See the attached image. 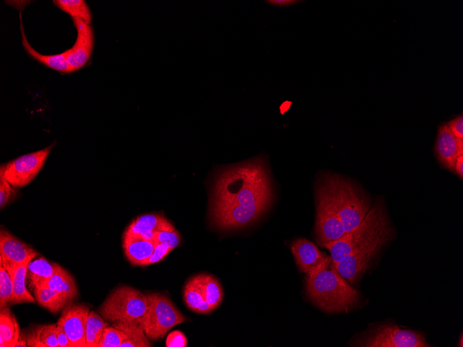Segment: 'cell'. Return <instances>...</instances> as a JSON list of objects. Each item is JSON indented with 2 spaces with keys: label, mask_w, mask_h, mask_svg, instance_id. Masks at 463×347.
Instances as JSON below:
<instances>
[{
  "label": "cell",
  "mask_w": 463,
  "mask_h": 347,
  "mask_svg": "<svg viewBox=\"0 0 463 347\" xmlns=\"http://www.w3.org/2000/svg\"><path fill=\"white\" fill-rule=\"evenodd\" d=\"M390 226L383 203L376 202L358 227L326 246L331 253V265L335 266L342 258L375 239Z\"/></svg>",
  "instance_id": "obj_4"
},
{
  "label": "cell",
  "mask_w": 463,
  "mask_h": 347,
  "mask_svg": "<svg viewBox=\"0 0 463 347\" xmlns=\"http://www.w3.org/2000/svg\"><path fill=\"white\" fill-rule=\"evenodd\" d=\"M272 197L265 157L227 167L218 173L212 190L213 224L223 229L252 224L269 207Z\"/></svg>",
  "instance_id": "obj_1"
},
{
  "label": "cell",
  "mask_w": 463,
  "mask_h": 347,
  "mask_svg": "<svg viewBox=\"0 0 463 347\" xmlns=\"http://www.w3.org/2000/svg\"><path fill=\"white\" fill-rule=\"evenodd\" d=\"M267 3H269L270 5L282 8V7H290L294 4L297 3V1H292V0H276V1H265Z\"/></svg>",
  "instance_id": "obj_38"
},
{
  "label": "cell",
  "mask_w": 463,
  "mask_h": 347,
  "mask_svg": "<svg viewBox=\"0 0 463 347\" xmlns=\"http://www.w3.org/2000/svg\"><path fill=\"white\" fill-rule=\"evenodd\" d=\"M451 133L457 139H463V116L460 115L446 124Z\"/></svg>",
  "instance_id": "obj_36"
},
{
  "label": "cell",
  "mask_w": 463,
  "mask_h": 347,
  "mask_svg": "<svg viewBox=\"0 0 463 347\" xmlns=\"http://www.w3.org/2000/svg\"><path fill=\"white\" fill-rule=\"evenodd\" d=\"M315 238L318 245L326 247L345 234L341 219L324 186L319 180L315 190Z\"/></svg>",
  "instance_id": "obj_8"
},
{
  "label": "cell",
  "mask_w": 463,
  "mask_h": 347,
  "mask_svg": "<svg viewBox=\"0 0 463 347\" xmlns=\"http://www.w3.org/2000/svg\"><path fill=\"white\" fill-rule=\"evenodd\" d=\"M148 307L143 319L144 332L152 340L162 338L175 326L186 321L185 317L166 296L147 294Z\"/></svg>",
  "instance_id": "obj_6"
},
{
  "label": "cell",
  "mask_w": 463,
  "mask_h": 347,
  "mask_svg": "<svg viewBox=\"0 0 463 347\" xmlns=\"http://www.w3.org/2000/svg\"><path fill=\"white\" fill-rule=\"evenodd\" d=\"M55 269V263H49L44 257L30 260L28 265L26 278L33 290L46 286Z\"/></svg>",
  "instance_id": "obj_18"
},
{
  "label": "cell",
  "mask_w": 463,
  "mask_h": 347,
  "mask_svg": "<svg viewBox=\"0 0 463 347\" xmlns=\"http://www.w3.org/2000/svg\"><path fill=\"white\" fill-rule=\"evenodd\" d=\"M30 261L14 267L10 275L12 278L13 292L10 301V304L22 303H35V299L26 287L28 265Z\"/></svg>",
  "instance_id": "obj_23"
},
{
  "label": "cell",
  "mask_w": 463,
  "mask_h": 347,
  "mask_svg": "<svg viewBox=\"0 0 463 347\" xmlns=\"http://www.w3.org/2000/svg\"><path fill=\"white\" fill-rule=\"evenodd\" d=\"M19 335L18 322L10 309H0V346L15 347Z\"/></svg>",
  "instance_id": "obj_22"
},
{
  "label": "cell",
  "mask_w": 463,
  "mask_h": 347,
  "mask_svg": "<svg viewBox=\"0 0 463 347\" xmlns=\"http://www.w3.org/2000/svg\"><path fill=\"white\" fill-rule=\"evenodd\" d=\"M320 182L343 224L345 233L359 226L372 207L369 198L352 182L337 175H324Z\"/></svg>",
  "instance_id": "obj_3"
},
{
  "label": "cell",
  "mask_w": 463,
  "mask_h": 347,
  "mask_svg": "<svg viewBox=\"0 0 463 347\" xmlns=\"http://www.w3.org/2000/svg\"><path fill=\"white\" fill-rule=\"evenodd\" d=\"M107 326V322L105 321L96 312H89L86 323L85 346L98 347L103 330Z\"/></svg>",
  "instance_id": "obj_29"
},
{
  "label": "cell",
  "mask_w": 463,
  "mask_h": 347,
  "mask_svg": "<svg viewBox=\"0 0 463 347\" xmlns=\"http://www.w3.org/2000/svg\"><path fill=\"white\" fill-rule=\"evenodd\" d=\"M56 335L59 347H71L70 341L61 326L57 324Z\"/></svg>",
  "instance_id": "obj_37"
},
{
  "label": "cell",
  "mask_w": 463,
  "mask_h": 347,
  "mask_svg": "<svg viewBox=\"0 0 463 347\" xmlns=\"http://www.w3.org/2000/svg\"><path fill=\"white\" fill-rule=\"evenodd\" d=\"M77 30V38L74 45L64 52L66 59L73 71L84 66L94 48V36L92 28L79 19H73Z\"/></svg>",
  "instance_id": "obj_13"
},
{
  "label": "cell",
  "mask_w": 463,
  "mask_h": 347,
  "mask_svg": "<svg viewBox=\"0 0 463 347\" xmlns=\"http://www.w3.org/2000/svg\"><path fill=\"white\" fill-rule=\"evenodd\" d=\"M123 341L122 332L114 326H106L98 347H120Z\"/></svg>",
  "instance_id": "obj_31"
},
{
  "label": "cell",
  "mask_w": 463,
  "mask_h": 347,
  "mask_svg": "<svg viewBox=\"0 0 463 347\" xmlns=\"http://www.w3.org/2000/svg\"><path fill=\"white\" fill-rule=\"evenodd\" d=\"M46 286L59 294L67 303L77 296V287L74 278L66 269L57 263H55V272Z\"/></svg>",
  "instance_id": "obj_19"
},
{
  "label": "cell",
  "mask_w": 463,
  "mask_h": 347,
  "mask_svg": "<svg viewBox=\"0 0 463 347\" xmlns=\"http://www.w3.org/2000/svg\"><path fill=\"white\" fill-rule=\"evenodd\" d=\"M18 191L4 177L3 170L0 169V207L3 208L12 202L17 196Z\"/></svg>",
  "instance_id": "obj_32"
},
{
  "label": "cell",
  "mask_w": 463,
  "mask_h": 347,
  "mask_svg": "<svg viewBox=\"0 0 463 347\" xmlns=\"http://www.w3.org/2000/svg\"><path fill=\"white\" fill-rule=\"evenodd\" d=\"M172 250L166 244L156 242L154 251L150 256L139 265L145 266L158 263L163 260Z\"/></svg>",
  "instance_id": "obj_34"
},
{
  "label": "cell",
  "mask_w": 463,
  "mask_h": 347,
  "mask_svg": "<svg viewBox=\"0 0 463 347\" xmlns=\"http://www.w3.org/2000/svg\"><path fill=\"white\" fill-rule=\"evenodd\" d=\"M435 152L439 161L448 170L454 171L456 159L463 154V139L456 138L446 124L438 130Z\"/></svg>",
  "instance_id": "obj_16"
},
{
  "label": "cell",
  "mask_w": 463,
  "mask_h": 347,
  "mask_svg": "<svg viewBox=\"0 0 463 347\" xmlns=\"http://www.w3.org/2000/svg\"><path fill=\"white\" fill-rule=\"evenodd\" d=\"M13 292L12 276L6 269L0 265V309L10 303Z\"/></svg>",
  "instance_id": "obj_30"
},
{
  "label": "cell",
  "mask_w": 463,
  "mask_h": 347,
  "mask_svg": "<svg viewBox=\"0 0 463 347\" xmlns=\"http://www.w3.org/2000/svg\"><path fill=\"white\" fill-rule=\"evenodd\" d=\"M112 326L122 332L123 341L120 347L152 346L144 332L143 321H117L113 322Z\"/></svg>",
  "instance_id": "obj_17"
},
{
  "label": "cell",
  "mask_w": 463,
  "mask_h": 347,
  "mask_svg": "<svg viewBox=\"0 0 463 347\" xmlns=\"http://www.w3.org/2000/svg\"><path fill=\"white\" fill-rule=\"evenodd\" d=\"M147 307L146 294L133 287L121 286L108 296L98 312L103 318L110 322L143 321Z\"/></svg>",
  "instance_id": "obj_5"
},
{
  "label": "cell",
  "mask_w": 463,
  "mask_h": 347,
  "mask_svg": "<svg viewBox=\"0 0 463 347\" xmlns=\"http://www.w3.org/2000/svg\"><path fill=\"white\" fill-rule=\"evenodd\" d=\"M54 145L53 143L42 150L20 156L6 164H1L4 177L14 188L28 185L42 168Z\"/></svg>",
  "instance_id": "obj_10"
},
{
  "label": "cell",
  "mask_w": 463,
  "mask_h": 347,
  "mask_svg": "<svg viewBox=\"0 0 463 347\" xmlns=\"http://www.w3.org/2000/svg\"><path fill=\"white\" fill-rule=\"evenodd\" d=\"M353 345L364 347L430 346L421 332L403 329L394 323L378 324L369 328Z\"/></svg>",
  "instance_id": "obj_7"
},
{
  "label": "cell",
  "mask_w": 463,
  "mask_h": 347,
  "mask_svg": "<svg viewBox=\"0 0 463 347\" xmlns=\"http://www.w3.org/2000/svg\"><path fill=\"white\" fill-rule=\"evenodd\" d=\"M33 292L38 304L53 313L58 312L68 304L59 294L47 286Z\"/></svg>",
  "instance_id": "obj_28"
},
{
  "label": "cell",
  "mask_w": 463,
  "mask_h": 347,
  "mask_svg": "<svg viewBox=\"0 0 463 347\" xmlns=\"http://www.w3.org/2000/svg\"><path fill=\"white\" fill-rule=\"evenodd\" d=\"M21 31L22 35V44L25 51L30 57L36 60L40 63L58 71L64 73L73 72V69L69 66L64 52L55 55H42L36 51L28 43L24 32L22 25H21Z\"/></svg>",
  "instance_id": "obj_24"
},
{
  "label": "cell",
  "mask_w": 463,
  "mask_h": 347,
  "mask_svg": "<svg viewBox=\"0 0 463 347\" xmlns=\"http://www.w3.org/2000/svg\"><path fill=\"white\" fill-rule=\"evenodd\" d=\"M53 3L62 11L69 15L72 19H81L86 24H91V12L84 0H55Z\"/></svg>",
  "instance_id": "obj_26"
},
{
  "label": "cell",
  "mask_w": 463,
  "mask_h": 347,
  "mask_svg": "<svg viewBox=\"0 0 463 347\" xmlns=\"http://www.w3.org/2000/svg\"><path fill=\"white\" fill-rule=\"evenodd\" d=\"M152 240L157 243L166 244L174 249L180 244L181 238L178 231L175 229L157 231L153 235Z\"/></svg>",
  "instance_id": "obj_33"
},
{
  "label": "cell",
  "mask_w": 463,
  "mask_h": 347,
  "mask_svg": "<svg viewBox=\"0 0 463 347\" xmlns=\"http://www.w3.org/2000/svg\"><path fill=\"white\" fill-rule=\"evenodd\" d=\"M156 242L152 240L134 238L123 235V249L128 260L139 265L152 253Z\"/></svg>",
  "instance_id": "obj_20"
},
{
  "label": "cell",
  "mask_w": 463,
  "mask_h": 347,
  "mask_svg": "<svg viewBox=\"0 0 463 347\" xmlns=\"http://www.w3.org/2000/svg\"><path fill=\"white\" fill-rule=\"evenodd\" d=\"M89 312V308L82 304H71L63 310L57 324L64 330L71 347L86 346L85 331Z\"/></svg>",
  "instance_id": "obj_12"
},
{
  "label": "cell",
  "mask_w": 463,
  "mask_h": 347,
  "mask_svg": "<svg viewBox=\"0 0 463 347\" xmlns=\"http://www.w3.org/2000/svg\"><path fill=\"white\" fill-rule=\"evenodd\" d=\"M175 229L173 225L162 215L150 213L142 215L134 220L125 229L123 235L152 240L157 231Z\"/></svg>",
  "instance_id": "obj_15"
},
{
  "label": "cell",
  "mask_w": 463,
  "mask_h": 347,
  "mask_svg": "<svg viewBox=\"0 0 463 347\" xmlns=\"http://www.w3.org/2000/svg\"><path fill=\"white\" fill-rule=\"evenodd\" d=\"M184 298L187 306L195 312L208 314L213 311L205 300L200 274L193 276L186 283Z\"/></svg>",
  "instance_id": "obj_21"
},
{
  "label": "cell",
  "mask_w": 463,
  "mask_h": 347,
  "mask_svg": "<svg viewBox=\"0 0 463 347\" xmlns=\"http://www.w3.org/2000/svg\"><path fill=\"white\" fill-rule=\"evenodd\" d=\"M38 253L8 231H0V265L10 274L14 267L32 260Z\"/></svg>",
  "instance_id": "obj_11"
},
{
  "label": "cell",
  "mask_w": 463,
  "mask_h": 347,
  "mask_svg": "<svg viewBox=\"0 0 463 347\" xmlns=\"http://www.w3.org/2000/svg\"><path fill=\"white\" fill-rule=\"evenodd\" d=\"M56 324L40 325L30 330L26 334L27 346L30 347H59Z\"/></svg>",
  "instance_id": "obj_25"
},
{
  "label": "cell",
  "mask_w": 463,
  "mask_h": 347,
  "mask_svg": "<svg viewBox=\"0 0 463 347\" xmlns=\"http://www.w3.org/2000/svg\"><path fill=\"white\" fill-rule=\"evenodd\" d=\"M454 171L460 177H463V154L460 155L455 160Z\"/></svg>",
  "instance_id": "obj_39"
},
{
  "label": "cell",
  "mask_w": 463,
  "mask_h": 347,
  "mask_svg": "<svg viewBox=\"0 0 463 347\" xmlns=\"http://www.w3.org/2000/svg\"><path fill=\"white\" fill-rule=\"evenodd\" d=\"M306 291L311 302L329 313L347 312L360 301V293L331 264L306 274Z\"/></svg>",
  "instance_id": "obj_2"
},
{
  "label": "cell",
  "mask_w": 463,
  "mask_h": 347,
  "mask_svg": "<svg viewBox=\"0 0 463 347\" xmlns=\"http://www.w3.org/2000/svg\"><path fill=\"white\" fill-rule=\"evenodd\" d=\"M392 235L390 226L375 239L342 258L335 266L337 272L350 283L358 281L372 260Z\"/></svg>",
  "instance_id": "obj_9"
},
{
  "label": "cell",
  "mask_w": 463,
  "mask_h": 347,
  "mask_svg": "<svg viewBox=\"0 0 463 347\" xmlns=\"http://www.w3.org/2000/svg\"><path fill=\"white\" fill-rule=\"evenodd\" d=\"M200 278L205 300L213 310L222 301L223 292L221 285L211 275L202 274H200Z\"/></svg>",
  "instance_id": "obj_27"
},
{
  "label": "cell",
  "mask_w": 463,
  "mask_h": 347,
  "mask_svg": "<svg viewBox=\"0 0 463 347\" xmlns=\"http://www.w3.org/2000/svg\"><path fill=\"white\" fill-rule=\"evenodd\" d=\"M27 346L26 334L21 332L15 347H26Z\"/></svg>",
  "instance_id": "obj_40"
},
{
  "label": "cell",
  "mask_w": 463,
  "mask_h": 347,
  "mask_svg": "<svg viewBox=\"0 0 463 347\" xmlns=\"http://www.w3.org/2000/svg\"><path fill=\"white\" fill-rule=\"evenodd\" d=\"M187 339L185 335L179 330L171 332L167 337L166 346L167 347H186Z\"/></svg>",
  "instance_id": "obj_35"
},
{
  "label": "cell",
  "mask_w": 463,
  "mask_h": 347,
  "mask_svg": "<svg viewBox=\"0 0 463 347\" xmlns=\"http://www.w3.org/2000/svg\"><path fill=\"white\" fill-rule=\"evenodd\" d=\"M290 248L299 269L306 274L327 268L332 263L331 256L320 251L313 242L305 238L295 240Z\"/></svg>",
  "instance_id": "obj_14"
}]
</instances>
